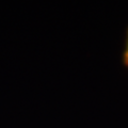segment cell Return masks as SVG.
<instances>
[{
	"mask_svg": "<svg viewBox=\"0 0 128 128\" xmlns=\"http://www.w3.org/2000/svg\"><path fill=\"white\" fill-rule=\"evenodd\" d=\"M122 63L123 65L128 68V27L126 30V38H125V46L122 54Z\"/></svg>",
	"mask_w": 128,
	"mask_h": 128,
	"instance_id": "cell-1",
	"label": "cell"
}]
</instances>
